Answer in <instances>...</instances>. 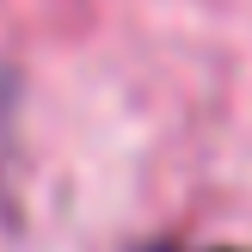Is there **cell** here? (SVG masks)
Here are the masks:
<instances>
[{"label": "cell", "instance_id": "obj_1", "mask_svg": "<svg viewBox=\"0 0 252 252\" xmlns=\"http://www.w3.org/2000/svg\"><path fill=\"white\" fill-rule=\"evenodd\" d=\"M142 252H185V246H166V240H160V246H142ZM209 252H240V246H209Z\"/></svg>", "mask_w": 252, "mask_h": 252}]
</instances>
